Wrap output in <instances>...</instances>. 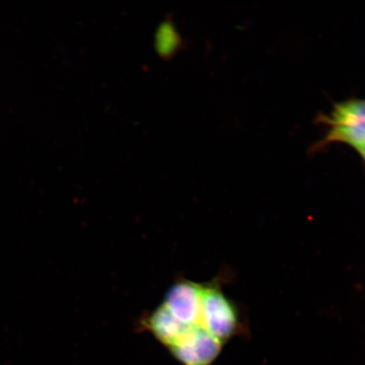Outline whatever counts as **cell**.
<instances>
[{
	"label": "cell",
	"instance_id": "obj_2",
	"mask_svg": "<svg viewBox=\"0 0 365 365\" xmlns=\"http://www.w3.org/2000/svg\"><path fill=\"white\" fill-rule=\"evenodd\" d=\"M322 122L329 126L322 148L331 143L348 144L359 153L365 148V101L351 100L336 104Z\"/></svg>",
	"mask_w": 365,
	"mask_h": 365
},
{
	"label": "cell",
	"instance_id": "obj_4",
	"mask_svg": "<svg viewBox=\"0 0 365 365\" xmlns=\"http://www.w3.org/2000/svg\"><path fill=\"white\" fill-rule=\"evenodd\" d=\"M202 284L178 277L163 301L172 316L185 325L200 326Z\"/></svg>",
	"mask_w": 365,
	"mask_h": 365
},
{
	"label": "cell",
	"instance_id": "obj_1",
	"mask_svg": "<svg viewBox=\"0 0 365 365\" xmlns=\"http://www.w3.org/2000/svg\"><path fill=\"white\" fill-rule=\"evenodd\" d=\"M200 324L223 344L243 331L238 307L217 279L202 284Z\"/></svg>",
	"mask_w": 365,
	"mask_h": 365
},
{
	"label": "cell",
	"instance_id": "obj_3",
	"mask_svg": "<svg viewBox=\"0 0 365 365\" xmlns=\"http://www.w3.org/2000/svg\"><path fill=\"white\" fill-rule=\"evenodd\" d=\"M225 344L202 327L185 325L168 349L184 365H211Z\"/></svg>",
	"mask_w": 365,
	"mask_h": 365
},
{
	"label": "cell",
	"instance_id": "obj_5",
	"mask_svg": "<svg viewBox=\"0 0 365 365\" xmlns=\"http://www.w3.org/2000/svg\"><path fill=\"white\" fill-rule=\"evenodd\" d=\"M359 154L361 155L365 161V148L359 153Z\"/></svg>",
	"mask_w": 365,
	"mask_h": 365
}]
</instances>
